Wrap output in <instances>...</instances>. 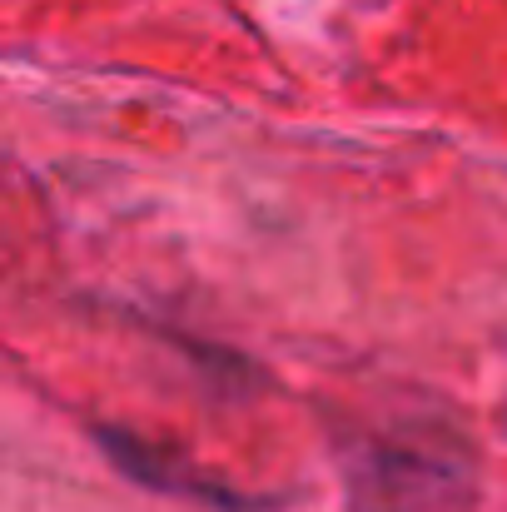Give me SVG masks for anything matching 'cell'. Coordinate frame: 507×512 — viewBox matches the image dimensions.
I'll return each instance as SVG.
<instances>
[{
	"instance_id": "obj_1",
	"label": "cell",
	"mask_w": 507,
	"mask_h": 512,
	"mask_svg": "<svg viewBox=\"0 0 507 512\" xmlns=\"http://www.w3.org/2000/svg\"><path fill=\"white\" fill-rule=\"evenodd\" d=\"M338 478L353 512L478 508V463L448 428H343Z\"/></svg>"
},
{
	"instance_id": "obj_2",
	"label": "cell",
	"mask_w": 507,
	"mask_h": 512,
	"mask_svg": "<svg viewBox=\"0 0 507 512\" xmlns=\"http://www.w3.org/2000/svg\"><path fill=\"white\" fill-rule=\"evenodd\" d=\"M90 438L100 443V453L115 463V473H125L130 483L165 493V498H189L199 508L214 512H269L274 498L269 493H244L214 473H204L194 458H184L174 443H155L135 428H115V423H95Z\"/></svg>"
}]
</instances>
